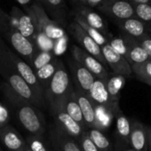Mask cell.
Segmentation results:
<instances>
[{
    "mask_svg": "<svg viewBox=\"0 0 151 151\" xmlns=\"http://www.w3.org/2000/svg\"><path fill=\"white\" fill-rule=\"evenodd\" d=\"M116 137L123 146H129V137L131 132V121L125 116L121 109L116 113Z\"/></svg>",
    "mask_w": 151,
    "mask_h": 151,
    "instance_id": "23",
    "label": "cell"
},
{
    "mask_svg": "<svg viewBox=\"0 0 151 151\" xmlns=\"http://www.w3.org/2000/svg\"><path fill=\"white\" fill-rule=\"evenodd\" d=\"M125 59L129 62V64L136 65V64H141L147 60H149V57L147 53L145 52V50L139 45L138 41L131 37L128 51Z\"/></svg>",
    "mask_w": 151,
    "mask_h": 151,
    "instance_id": "24",
    "label": "cell"
},
{
    "mask_svg": "<svg viewBox=\"0 0 151 151\" xmlns=\"http://www.w3.org/2000/svg\"><path fill=\"white\" fill-rule=\"evenodd\" d=\"M71 54L73 60L82 64L86 68L94 77L104 82H107L109 74L104 65H102L97 59L89 54L78 45H73L71 48Z\"/></svg>",
    "mask_w": 151,
    "mask_h": 151,
    "instance_id": "9",
    "label": "cell"
},
{
    "mask_svg": "<svg viewBox=\"0 0 151 151\" xmlns=\"http://www.w3.org/2000/svg\"><path fill=\"white\" fill-rule=\"evenodd\" d=\"M75 90V95L77 98V101L78 102V105L81 109V113L83 116V119L85 122V124L86 126V129L91 128H96V117H95V110L94 106L91 100L89 99L88 95Z\"/></svg>",
    "mask_w": 151,
    "mask_h": 151,
    "instance_id": "19",
    "label": "cell"
},
{
    "mask_svg": "<svg viewBox=\"0 0 151 151\" xmlns=\"http://www.w3.org/2000/svg\"><path fill=\"white\" fill-rule=\"evenodd\" d=\"M101 48L107 65H109L112 68L114 74L123 76L125 78H132V67L124 57L113 50L109 43L101 46Z\"/></svg>",
    "mask_w": 151,
    "mask_h": 151,
    "instance_id": "12",
    "label": "cell"
},
{
    "mask_svg": "<svg viewBox=\"0 0 151 151\" xmlns=\"http://www.w3.org/2000/svg\"><path fill=\"white\" fill-rule=\"evenodd\" d=\"M0 35L25 60L31 67L34 56L38 52L37 47L15 28L10 15L0 7Z\"/></svg>",
    "mask_w": 151,
    "mask_h": 151,
    "instance_id": "3",
    "label": "cell"
},
{
    "mask_svg": "<svg viewBox=\"0 0 151 151\" xmlns=\"http://www.w3.org/2000/svg\"><path fill=\"white\" fill-rule=\"evenodd\" d=\"M132 4H147L151 5V0H129Z\"/></svg>",
    "mask_w": 151,
    "mask_h": 151,
    "instance_id": "41",
    "label": "cell"
},
{
    "mask_svg": "<svg viewBox=\"0 0 151 151\" xmlns=\"http://www.w3.org/2000/svg\"><path fill=\"white\" fill-rule=\"evenodd\" d=\"M93 106L96 117V129L101 132L107 130L110 126L113 118L115 117L114 113L103 106H99L95 104H93Z\"/></svg>",
    "mask_w": 151,
    "mask_h": 151,
    "instance_id": "27",
    "label": "cell"
},
{
    "mask_svg": "<svg viewBox=\"0 0 151 151\" xmlns=\"http://www.w3.org/2000/svg\"><path fill=\"white\" fill-rule=\"evenodd\" d=\"M28 14L33 17L37 28V32L44 33L50 39L54 41L66 35L61 26L49 18L44 6L40 3L31 5Z\"/></svg>",
    "mask_w": 151,
    "mask_h": 151,
    "instance_id": "5",
    "label": "cell"
},
{
    "mask_svg": "<svg viewBox=\"0 0 151 151\" xmlns=\"http://www.w3.org/2000/svg\"><path fill=\"white\" fill-rule=\"evenodd\" d=\"M79 2H81L82 4H84V5H86V0H78Z\"/></svg>",
    "mask_w": 151,
    "mask_h": 151,
    "instance_id": "44",
    "label": "cell"
},
{
    "mask_svg": "<svg viewBox=\"0 0 151 151\" xmlns=\"http://www.w3.org/2000/svg\"><path fill=\"white\" fill-rule=\"evenodd\" d=\"M6 45L0 37V74L6 79V83L21 98L37 107H42L44 101L39 99L27 83L16 72L6 52Z\"/></svg>",
    "mask_w": 151,
    "mask_h": 151,
    "instance_id": "2",
    "label": "cell"
},
{
    "mask_svg": "<svg viewBox=\"0 0 151 151\" xmlns=\"http://www.w3.org/2000/svg\"><path fill=\"white\" fill-rule=\"evenodd\" d=\"M6 52L7 57L11 60L14 68H15L16 72L20 75V77L33 90V92L37 94V96L44 101V90L40 86L37 78L36 77L35 71L32 69V68L19 55H17L14 52H13L7 45L6 47Z\"/></svg>",
    "mask_w": 151,
    "mask_h": 151,
    "instance_id": "6",
    "label": "cell"
},
{
    "mask_svg": "<svg viewBox=\"0 0 151 151\" xmlns=\"http://www.w3.org/2000/svg\"><path fill=\"white\" fill-rule=\"evenodd\" d=\"M52 116L55 121V124L65 131L78 142L82 137L83 133L87 131L79 124L76 122L64 109L61 101H57L50 106Z\"/></svg>",
    "mask_w": 151,
    "mask_h": 151,
    "instance_id": "7",
    "label": "cell"
},
{
    "mask_svg": "<svg viewBox=\"0 0 151 151\" xmlns=\"http://www.w3.org/2000/svg\"><path fill=\"white\" fill-rule=\"evenodd\" d=\"M125 151H136V150H134V149L131 148V149H127V150H125Z\"/></svg>",
    "mask_w": 151,
    "mask_h": 151,
    "instance_id": "45",
    "label": "cell"
},
{
    "mask_svg": "<svg viewBox=\"0 0 151 151\" xmlns=\"http://www.w3.org/2000/svg\"><path fill=\"white\" fill-rule=\"evenodd\" d=\"M68 64L76 90L88 95V92L96 78L86 68L75 60H69Z\"/></svg>",
    "mask_w": 151,
    "mask_h": 151,
    "instance_id": "14",
    "label": "cell"
},
{
    "mask_svg": "<svg viewBox=\"0 0 151 151\" xmlns=\"http://www.w3.org/2000/svg\"><path fill=\"white\" fill-rule=\"evenodd\" d=\"M0 151H3V150H2V149H1V148H0Z\"/></svg>",
    "mask_w": 151,
    "mask_h": 151,
    "instance_id": "47",
    "label": "cell"
},
{
    "mask_svg": "<svg viewBox=\"0 0 151 151\" xmlns=\"http://www.w3.org/2000/svg\"><path fill=\"white\" fill-rule=\"evenodd\" d=\"M68 29L69 33L72 35V37L82 46L83 50H85L89 54H91L95 59H97L102 65L104 66L107 65L101 46L98 45L97 43L91 37H89L88 34L77 22H71L68 25Z\"/></svg>",
    "mask_w": 151,
    "mask_h": 151,
    "instance_id": "10",
    "label": "cell"
},
{
    "mask_svg": "<svg viewBox=\"0 0 151 151\" xmlns=\"http://www.w3.org/2000/svg\"><path fill=\"white\" fill-rule=\"evenodd\" d=\"M16 1H17L19 4H21L22 6H29V5L31 4V1H32V0H16Z\"/></svg>",
    "mask_w": 151,
    "mask_h": 151,
    "instance_id": "42",
    "label": "cell"
},
{
    "mask_svg": "<svg viewBox=\"0 0 151 151\" xmlns=\"http://www.w3.org/2000/svg\"><path fill=\"white\" fill-rule=\"evenodd\" d=\"M49 136L54 151H82L78 142L56 124L52 126Z\"/></svg>",
    "mask_w": 151,
    "mask_h": 151,
    "instance_id": "15",
    "label": "cell"
},
{
    "mask_svg": "<svg viewBox=\"0 0 151 151\" xmlns=\"http://www.w3.org/2000/svg\"><path fill=\"white\" fill-rule=\"evenodd\" d=\"M103 0H86V5H88L89 6H99Z\"/></svg>",
    "mask_w": 151,
    "mask_h": 151,
    "instance_id": "40",
    "label": "cell"
},
{
    "mask_svg": "<svg viewBox=\"0 0 151 151\" xmlns=\"http://www.w3.org/2000/svg\"><path fill=\"white\" fill-rule=\"evenodd\" d=\"M45 9L51 14L53 21L60 25H64L67 16V6L64 0H41Z\"/></svg>",
    "mask_w": 151,
    "mask_h": 151,
    "instance_id": "22",
    "label": "cell"
},
{
    "mask_svg": "<svg viewBox=\"0 0 151 151\" xmlns=\"http://www.w3.org/2000/svg\"><path fill=\"white\" fill-rule=\"evenodd\" d=\"M74 14L78 15L86 24H88L92 28L97 29L105 37H106V35L109 34L108 26H107V23L104 21V19L98 13L94 12L91 8L86 7V6L78 7L75 10Z\"/></svg>",
    "mask_w": 151,
    "mask_h": 151,
    "instance_id": "18",
    "label": "cell"
},
{
    "mask_svg": "<svg viewBox=\"0 0 151 151\" xmlns=\"http://www.w3.org/2000/svg\"><path fill=\"white\" fill-rule=\"evenodd\" d=\"M132 74L136 76V78L151 86V60H147L141 64L132 65Z\"/></svg>",
    "mask_w": 151,
    "mask_h": 151,
    "instance_id": "30",
    "label": "cell"
},
{
    "mask_svg": "<svg viewBox=\"0 0 151 151\" xmlns=\"http://www.w3.org/2000/svg\"><path fill=\"white\" fill-rule=\"evenodd\" d=\"M86 132L99 151H113L112 143L101 131L96 128H91Z\"/></svg>",
    "mask_w": 151,
    "mask_h": 151,
    "instance_id": "28",
    "label": "cell"
},
{
    "mask_svg": "<svg viewBox=\"0 0 151 151\" xmlns=\"http://www.w3.org/2000/svg\"><path fill=\"white\" fill-rule=\"evenodd\" d=\"M129 145L136 151H147V136L146 125L135 119L131 121Z\"/></svg>",
    "mask_w": 151,
    "mask_h": 151,
    "instance_id": "16",
    "label": "cell"
},
{
    "mask_svg": "<svg viewBox=\"0 0 151 151\" xmlns=\"http://www.w3.org/2000/svg\"><path fill=\"white\" fill-rule=\"evenodd\" d=\"M88 97L91 100V101L99 106H103L109 110H111L114 115H116V112L120 110L119 103L114 102L106 87V82L96 78L94 82L93 83L89 92H88Z\"/></svg>",
    "mask_w": 151,
    "mask_h": 151,
    "instance_id": "13",
    "label": "cell"
},
{
    "mask_svg": "<svg viewBox=\"0 0 151 151\" xmlns=\"http://www.w3.org/2000/svg\"><path fill=\"white\" fill-rule=\"evenodd\" d=\"M134 7L135 16L141 21L146 26L151 24V5L147 4H132Z\"/></svg>",
    "mask_w": 151,
    "mask_h": 151,
    "instance_id": "32",
    "label": "cell"
},
{
    "mask_svg": "<svg viewBox=\"0 0 151 151\" xmlns=\"http://www.w3.org/2000/svg\"><path fill=\"white\" fill-rule=\"evenodd\" d=\"M147 136V151H151V126H146Z\"/></svg>",
    "mask_w": 151,
    "mask_h": 151,
    "instance_id": "39",
    "label": "cell"
},
{
    "mask_svg": "<svg viewBox=\"0 0 151 151\" xmlns=\"http://www.w3.org/2000/svg\"><path fill=\"white\" fill-rule=\"evenodd\" d=\"M78 144L82 149V151H99L94 143L92 141L90 137L88 136L86 131L83 133L82 137L78 140Z\"/></svg>",
    "mask_w": 151,
    "mask_h": 151,
    "instance_id": "35",
    "label": "cell"
},
{
    "mask_svg": "<svg viewBox=\"0 0 151 151\" xmlns=\"http://www.w3.org/2000/svg\"><path fill=\"white\" fill-rule=\"evenodd\" d=\"M74 22H77L88 34V36L91 37L97 43V45H100L101 47L109 43V39L104 35H102L100 31H98L97 29L92 28L88 24H86L78 15L75 14H74Z\"/></svg>",
    "mask_w": 151,
    "mask_h": 151,
    "instance_id": "29",
    "label": "cell"
},
{
    "mask_svg": "<svg viewBox=\"0 0 151 151\" xmlns=\"http://www.w3.org/2000/svg\"><path fill=\"white\" fill-rule=\"evenodd\" d=\"M72 89L68 74L63 63L60 60L53 77L44 92V97L50 107L53 103L64 99Z\"/></svg>",
    "mask_w": 151,
    "mask_h": 151,
    "instance_id": "4",
    "label": "cell"
},
{
    "mask_svg": "<svg viewBox=\"0 0 151 151\" xmlns=\"http://www.w3.org/2000/svg\"><path fill=\"white\" fill-rule=\"evenodd\" d=\"M61 102H62L65 111L78 124H79L81 126H83L85 129H86V126L85 124L83 116L81 113L80 107L78 105V102L77 98H76V95H75L74 88L70 91V93L64 99L61 100Z\"/></svg>",
    "mask_w": 151,
    "mask_h": 151,
    "instance_id": "21",
    "label": "cell"
},
{
    "mask_svg": "<svg viewBox=\"0 0 151 151\" xmlns=\"http://www.w3.org/2000/svg\"><path fill=\"white\" fill-rule=\"evenodd\" d=\"M21 151H32V150L29 148V147L28 145H26V146H25V147H24Z\"/></svg>",
    "mask_w": 151,
    "mask_h": 151,
    "instance_id": "43",
    "label": "cell"
},
{
    "mask_svg": "<svg viewBox=\"0 0 151 151\" xmlns=\"http://www.w3.org/2000/svg\"><path fill=\"white\" fill-rule=\"evenodd\" d=\"M59 62H60V60H58L55 57L50 63L45 65L41 68L35 71L37 81H38L40 86L42 87V89L44 90V92L46 89V87H47L49 82L51 81L52 78L53 77V75H54V73L58 68Z\"/></svg>",
    "mask_w": 151,
    "mask_h": 151,
    "instance_id": "25",
    "label": "cell"
},
{
    "mask_svg": "<svg viewBox=\"0 0 151 151\" xmlns=\"http://www.w3.org/2000/svg\"><path fill=\"white\" fill-rule=\"evenodd\" d=\"M54 58H55V55L53 54L52 52L38 50V52L34 56V59H33V61L31 64V68L34 71H36V70L41 68L42 67H44L45 65L50 63Z\"/></svg>",
    "mask_w": 151,
    "mask_h": 151,
    "instance_id": "31",
    "label": "cell"
},
{
    "mask_svg": "<svg viewBox=\"0 0 151 151\" xmlns=\"http://www.w3.org/2000/svg\"><path fill=\"white\" fill-rule=\"evenodd\" d=\"M139 45L145 50V52L147 53L149 59L151 60V35H147L139 40H137Z\"/></svg>",
    "mask_w": 151,
    "mask_h": 151,
    "instance_id": "38",
    "label": "cell"
},
{
    "mask_svg": "<svg viewBox=\"0 0 151 151\" xmlns=\"http://www.w3.org/2000/svg\"><path fill=\"white\" fill-rule=\"evenodd\" d=\"M1 89L16 112V116L24 128L30 135L42 138L45 131V123L41 113L30 102L21 98L6 83L2 84Z\"/></svg>",
    "mask_w": 151,
    "mask_h": 151,
    "instance_id": "1",
    "label": "cell"
},
{
    "mask_svg": "<svg viewBox=\"0 0 151 151\" xmlns=\"http://www.w3.org/2000/svg\"><path fill=\"white\" fill-rule=\"evenodd\" d=\"M9 15L19 32L35 45L37 35V28L33 17L29 14L22 11L17 6L12 7Z\"/></svg>",
    "mask_w": 151,
    "mask_h": 151,
    "instance_id": "11",
    "label": "cell"
},
{
    "mask_svg": "<svg viewBox=\"0 0 151 151\" xmlns=\"http://www.w3.org/2000/svg\"><path fill=\"white\" fill-rule=\"evenodd\" d=\"M26 143L32 151H48L42 138L29 135L26 139Z\"/></svg>",
    "mask_w": 151,
    "mask_h": 151,
    "instance_id": "34",
    "label": "cell"
},
{
    "mask_svg": "<svg viewBox=\"0 0 151 151\" xmlns=\"http://www.w3.org/2000/svg\"><path fill=\"white\" fill-rule=\"evenodd\" d=\"M37 1H38V2H41V0H37Z\"/></svg>",
    "mask_w": 151,
    "mask_h": 151,
    "instance_id": "46",
    "label": "cell"
},
{
    "mask_svg": "<svg viewBox=\"0 0 151 151\" xmlns=\"http://www.w3.org/2000/svg\"><path fill=\"white\" fill-rule=\"evenodd\" d=\"M99 9L115 22L136 17L133 5L129 0H103Z\"/></svg>",
    "mask_w": 151,
    "mask_h": 151,
    "instance_id": "8",
    "label": "cell"
},
{
    "mask_svg": "<svg viewBox=\"0 0 151 151\" xmlns=\"http://www.w3.org/2000/svg\"><path fill=\"white\" fill-rule=\"evenodd\" d=\"M68 36L65 35L64 37L54 40L53 42V48H52V52L54 55H60L62 54L66 49H67V45H68Z\"/></svg>",
    "mask_w": 151,
    "mask_h": 151,
    "instance_id": "36",
    "label": "cell"
},
{
    "mask_svg": "<svg viewBox=\"0 0 151 151\" xmlns=\"http://www.w3.org/2000/svg\"><path fill=\"white\" fill-rule=\"evenodd\" d=\"M116 24L122 29L123 33H125L136 40L149 35L147 27L136 17L117 22Z\"/></svg>",
    "mask_w": 151,
    "mask_h": 151,
    "instance_id": "20",
    "label": "cell"
},
{
    "mask_svg": "<svg viewBox=\"0 0 151 151\" xmlns=\"http://www.w3.org/2000/svg\"><path fill=\"white\" fill-rule=\"evenodd\" d=\"M0 140L10 151H21L27 145L22 136L9 124L0 129Z\"/></svg>",
    "mask_w": 151,
    "mask_h": 151,
    "instance_id": "17",
    "label": "cell"
},
{
    "mask_svg": "<svg viewBox=\"0 0 151 151\" xmlns=\"http://www.w3.org/2000/svg\"><path fill=\"white\" fill-rule=\"evenodd\" d=\"M10 120V116L8 109L0 102V129L8 124Z\"/></svg>",
    "mask_w": 151,
    "mask_h": 151,
    "instance_id": "37",
    "label": "cell"
},
{
    "mask_svg": "<svg viewBox=\"0 0 151 151\" xmlns=\"http://www.w3.org/2000/svg\"><path fill=\"white\" fill-rule=\"evenodd\" d=\"M125 78L120 75H114L112 77H109L106 82L107 91L114 102L119 103L120 93L125 85Z\"/></svg>",
    "mask_w": 151,
    "mask_h": 151,
    "instance_id": "26",
    "label": "cell"
},
{
    "mask_svg": "<svg viewBox=\"0 0 151 151\" xmlns=\"http://www.w3.org/2000/svg\"><path fill=\"white\" fill-rule=\"evenodd\" d=\"M53 40L50 39L42 32H37V38L35 45L40 51H46V52H52L53 48Z\"/></svg>",
    "mask_w": 151,
    "mask_h": 151,
    "instance_id": "33",
    "label": "cell"
}]
</instances>
